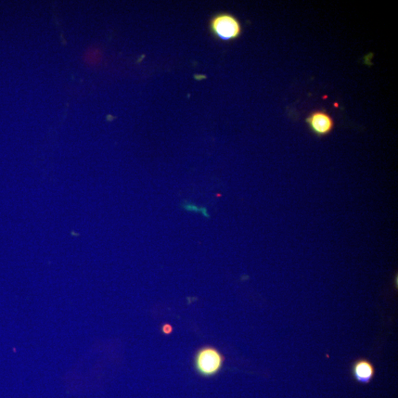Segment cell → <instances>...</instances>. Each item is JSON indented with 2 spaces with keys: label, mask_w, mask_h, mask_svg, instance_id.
<instances>
[{
  "label": "cell",
  "mask_w": 398,
  "mask_h": 398,
  "mask_svg": "<svg viewBox=\"0 0 398 398\" xmlns=\"http://www.w3.org/2000/svg\"><path fill=\"white\" fill-rule=\"evenodd\" d=\"M224 360L223 354L215 346H204L194 356V367L200 376L212 378L222 371Z\"/></svg>",
  "instance_id": "obj_1"
},
{
  "label": "cell",
  "mask_w": 398,
  "mask_h": 398,
  "mask_svg": "<svg viewBox=\"0 0 398 398\" xmlns=\"http://www.w3.org/2000/svg\"><path fill=\"white\" fill-rule=\"evenodd\" d=\"M210 30L215 38L224 42L234 41L242 33L240 21L227 13L214 16L210 22Z\"/></svg>",
  "instance_id": "obj_2"
},
{
  "label": "cell",
  "mask_w": 398,
  "mask_h": 398,
  "mask_svg": "<svg viewBox=\"0 0 398 398\" xmlns=\"http://www.w3.org/2000/svg\"><path fill=\"white\" fill-rule=\"evenodd\" d=\"M306 122L312 133L319 137L329 135L335 126V121L329 114L324 111L312 112L307 118Z\"/></svg>",
  "instance_id": "obj_3"
},
{
  "label": "cell",
  "mask_w": 398,
  "mask_h": 398,
  "mask_svg": "<svg viewBox=\"0 0 398 398\" xmlns=\"http://www.w3.org/2000/svg\"><path fill=\"white\" fill-rule=\"evenodd\" d=\"M375 374V367L367 359H358L353 365L352 375L358 383L367 384L374 379Z\"/></svg>",
  "instance_id": "obj_4"
},
{
  "label": "cell",
  "mask_w": 398,
  "mask_h": 398,
  "mask_svg": "<svg viewBox=\"0 0 398 398\" xmlns=\"http://www.w3.org/2000/svg\"><path fill=\"white\" fill-rule=\"evenodd\" d=\"M182 207L187 211H192L194 213H201L205 217H210L206 208H199L195 204L189 202H185L182 204Z\"/></svg>",
  "instance_id": "obj_5"
},
{
  "label": "cell",
  "mask_w": 398,
  "mask_h": 398,
  "mask_svg": "<svg viewBox=\"0 0 398 398\" xmlns=\"http://www.w3.org/2000/svg\"><path fill=\"white\" fill-rule=\"evenodd\" d=\"M162 332L164 335H170L174 331L173 326L171 324H163L161 328Z\"/></svg>",
  "instance_id": "obj_6"
}]
</instances>
